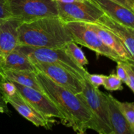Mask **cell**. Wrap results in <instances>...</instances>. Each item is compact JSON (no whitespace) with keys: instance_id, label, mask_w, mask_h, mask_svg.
Here are the masks:
<instances>
[{"instance_id":"13","label":"cell","mask_w":134,"mask_h":134,"mask_svg":"<svg viewBox=\"0 0 134 134\" xmlns=\"http://www.w3.org/2000/svg\"><path fill=\"white\" fill-rule=\"evenodd\" d=\"M105 15L115 20L134 28V13L125 7L111 0H90Z\"/></svg>"},{"instance_id":"20","label":"cell","mask_w":134,"mask_h":134,"mask_svg":"<svg viewBox=\"0 0 134 134\" xmlns=\"http://www.w3.org/2000/svg\"><path fill=\"white\" fill-rule=\"evenodd\" d=\"M122 81L115 73H112L109 75H104L103 86L109 91L122 90L123 89Z\"/></svg>"},{"instance_id":"6","label":"cell","mask_w":134,"mask_h":134,"mask_svg":"<svg viewBox=\"0 0 134 134\" xmlns=\"http://www.w3.org/2000/svg\"><path fill=\"white\" fill-rule=\"evenodd\" d=\"M72 39L77 44H80L90 48L98 54L108 58L113 61H126L115 51L106 45L99 37L86 24L81 22H71L65 24Z\"/></svg>"},{"instance_id":"24","label":"cell","mask_w":134,"mask_h":134,"mask_svg":"<svg viewBox=\"0 0 134 134\" xmlns=\"http://www.w3.org/2000/svg\"><path fill=\"white\" fill-rule=\"evenodd\" d=\"M10 17L9 0H0V18Z\"/></svg>"},{"instance_id":"2","label":"cell","mask_w":134,"mask_h":134,"mask_svg":"<svg viewBox=\"0 0 134 134\" xmlns=\"http://www.w3.org/2000/svg\"><path fill=\"white\" fill-rule=\"evenodd\" d=\"M73 41L69 31L58 17H45L22 22L18 27V44L41 48H62Z\"/></svg>"},{"instance_id":"29","label":"cell","mask_w":134,"mask_h":134,"mask_svg":"<svg viewBox=\"0 0 134 134\" xmlns=\"http://www.w3.org/2000/svg\"><path fill=\"white\" fill-rule=\"evenodd\" d=\"M5 111H6V110H5L3 107H0V113H3L5 112Z\"/></svg>"},{"instance_id":"18","label":"cell","mask_w":134,"mask_h":134,"mask_svg":"<svg viewBox=\"0 0 134 134\" xmlns=\"http://www.w3.org/2000/svg\"><path fill=\"white\" fill-rule=\"evenodd\" d=\"M64 49L69 54V56L81 66L88 64V60L85 56L81 48L77 45V43L73 41L68 42L64 47Z\"/></svg>"},{"instance_id":"17","label":"cell","mask_w":134,"mask_h":134,"mask_svg":"<svg viewBox=\"0 0 134 134\" xmlns=\"http://www.w3.org/2000/svg\"><path fill=\"white\" fill-rule=\"evenodd\" d=\"M105 96L112 134H133L134 132L131 129L124 115L114 102L113 96L108 94H105Z\"/></svg>"},{"instance_id":"14","label":"cell","mask_w":134,"mask_h":134,"mask_svg":"<svg viewBox=\"0 0 134 134\" xmlns=\"http://www.w3.org/2000/svg\"><path fill=\"white\" fill-rule=\"evenodd\" d=\"M85 24L89 28L92 30L99 37V38L106 45L115 51L120 57L122 58L126 61L133 63V57L131 56L121 41L116 35L96 23Z\"/></svg>"},{"instance_id":"7","label":"cell","mask_w":134,"mask_h":134,"mask_svg":"<svg viewBox=\"0 0 134 134\" xmlns=\"http://www.w3.org/2000/svg\"><path fill=\"white\" fill-rule=\"evenodd\" d=\"M58 18L64 23L81 22L84 23H96L104 14L98 6L90 0L71 3H57Z\"/></svg>"},{"instance_id":"27","label":"cell","mask_w":134,"mask_h":134,"mask_svg":"<svg viewBox=\"0 0 134 134\" xmlns=\"http://www.w3.org/2000/svg\"><path fill=\"white\" fill-rule=\"evenodd\" d=\"M7 103L6 101H5L3 94L1 90H0V107H3L7 111Z\"/></svg>"},{"instance_id":"28","label":"cell","mask_w":134,"mask_h":134,"mask_svg":"<svg viewBox=\"0 0 134 134\" xmlns=\"http://www.w3.org/2000/svg\"><path fill=\"white\" fill-rule=\"evenodd\" d=\"M55 1L57 3H71L82 1L84 0H55Z\"/></svg>"},{"instance_id":"12","label":"cell","mask_w":134,"mask_h":134,"mask_svg":"<svg viewBox=\"0 0 134 134\" xmlns=\"http://www.w3.org/2000/svg\"><path fill=\"white\" fill-rule=\"evenodd\" d=\"M96 24L116 35L122 43L131 56H134V28L125 26L105 14H103Z\"/></svg>"},{"instance_id":"11","label":"cell","mask_w":134,"mask_h":134,"mask_svg":"<svg viewBox=\"0 0 134 134\" xmlns=\"http://www.w3.org/2000/svg\"><path fill=\"white\" fill-rule=\"evenodd\" d=\"M22 22L13 17L0 18V57L17 48L18 27Z\"/></svg>"},{"instance_id":"8","label":"cell","mask_w":134,"mask_h":134,"mask_svg":"<svg viewBox=\"0 0 134 134\" xmlns=\"http://www.w3.org/2000/svg\"><path fill=\"white\" fill-rule=\"evenodd\" d=\"M34 65L37 71L45 75L59 86L75 94L82 92V81L64 68L47 62H35Z\"/></svg>"},{"instance_id":"16","label":"cell","mask_w":134,"mask_h":134,"mask_svg":"<svg viewBox=\"0 0 134 134\" xmlns=\"http://www.w3.org/2000/svg\"><path fill=\"white\" fill-rule=\"evenodd\" d=\"M0 68L37 71L29 58L18 48L0 57Z\"/></svg>"},{"instance_id":"25","label":"cell","mask_w":134,"mask_h":134,"mask_svg":"<svg viewBox=\"0 0 134 134\" xmlns=\"http://www.w3.org/2000/svg\"><path fill=\"white\" fill-rule=\"evenodd\" d=\"M122 62H118L117 65H116V75L120 79L122 82L125 83L128 86V79L127 77L125 69L122 65Z\"/></svg>"},{"instance_id":"10","label":"cell","mask_w":134,"mask_h":134,"mask_svg":"<svg viewBox=\"0 0 134 134\" xmlns=\"http://www.w3.org/2000/svg\"><path fill=\"white\" fill-rule=\"evenodd\" d=\"M5 99L7 103L11 105L20 115L36 126L50 129L51 125L54 122L53 119L45 117L38 112L18 93L17 90L14 95L5 97Z\"/></svg>"},{"instance_id":"15","label":"cell","mask_w":134,"mask_h":134,"mask_svg":"<svg viewBox=\"0 0 134 134\" xmlns=\"http://www.w3.org/2000/svg\"><path fill=\"white\" fill-rule=\"evenodd\" d=\"M37 71L28 70H12L0 68V79L9 81L23 86H28L42 92V89L36 78Z\"/></svg>"},{"instance_id":"1","label":"cell","mask_w":134,"mask_h":134,"mask_svg":"<svg viewBox=\"0 0 134 134\" xmlns=\"http://www.w3.org/2000/svg\"><path fill=\"white\" fill-rule=\"evenodd\" d=\"M36 78L43 92L62 115L64 125L81 134L90 129L92 114L77 94L58 85L41 72L37 71Z\"/></svg>"},{"instance_id":"23","label":"cell","mask_w":134,"mask_h":134,"mask_svg":"<svg viewBox=\"0 0 134 134\" xmlns=\"http://www.w3.org/2000/svg\"><path fill=\"white\" fill-rule=\"evenodd\" d=\"M86 79L94 87L99 88V86L103 85L104 75L98 74H90L89 73H88L86 76Z\"/></svg>"},{"instance_id":"19","label":"cell","mask_w":134,"mask_h":134,"mask_svg":"<svg viewBox=\"0 0 134 134\" xmlns=\"http://www.w3.org/2000/svg\"><path fill=\"white\" fill-rule=\"evenodd\" d=\"M115 104L122 113L129 124L131 129L134 132V103L133 102H121L113 97Z\"/></svg>"},{"instance_id":"4","label":"cell","mask_w":134,"mask_h":134,"mask_svg":"<svg viewBox=\"0 0 134 134\" xmlns=\"http://www.w3.org/2000/svg\"><path fill=\"white\" fill-rule=\"evenodd\" d=\"M17 48L24 52L33 64L35 62L50 63L64 68L81 81L86 79L88 72L83 66L77 64L64 47L52 48L18 45Z\"/></svg>"},{"instance_id":"5","label":"cell","mask_w":134,"mask_h":134,"mask_svg":"<svg viewBox=\"0 0 134 134\" xmlns=\"http://www.w3.org/2000/svg\"><path fill=\"white\" fill-rule=\"evenodd\" d=\"M10 17L22 22L45 17H58L55 0H9Z\"/></svg>"},{"instance_id":"26","label":"cell","mask_w":134,"mask_h":134,"mask_svg":"<svg viewBox=\"0 0 134 134\" xmlns=\"http://www.w3.org/2000/svg\"><path fill=\"white\" fill-rule=\"evenodd\" d=\"M111 1H115L125 7L126 8L134 13V0H111Z\"/></svg>"},{"instance_id":"3","label":"cell","mask_w":134,"mask_h":134,"mask_svg":"<svg viewBox=\"0 0 134 134\" xmlns=\"http://www.w3.org/2000/svg\"><path fill=\"white\" fill-rule=\"evenodd\" d=\"M77 95L92 114L90 130L100 134H112L105 94L85 79L82 81V92Z\"/></svg>"},{"instance_id":"21","label":"cell","mask_w":134,"mask_h":134,"mask_svg":"<svg viewBox=\"0 0 134 134\" xmlns=\"http://www.w3.org/2000/svg\"><path fill=\"white\" fill-rule=\"evenodd\" d=\"M122 65L125 69L127 77L128 79V85L129 88L134 92V65L133 63L129 61H122Z\"/></svg>"},{"instance_id":"9","label":"cell","mask_w":134,"mask_h":134,"mask_svg":"<svg viewBox=\"0 0 134 134\" xmlns=\"http://www.w3.org/2000/svg\"><path fill=\"white\" fill-rule=\"evenodd\" d=\"M14 84L18 93L38 112L48 119L58 118L62 121V114L44 93L16 82H14Z\"/></svg>"},{"instance_id":"22","label":"cell","mask_w":134,"mask_h":134,"mask_svg":"<svg viewBox=\"0 0 134 134\" xmlns=\"http://www.w3.org/2000/svg\"><path fill=\"white\" fill-rule=\"evenodd\" d=\"M0 90L2 92L4 98L7 96H11L16 92V88L14 82L9 81H0Z\"/></svg>"}]
</instances>
